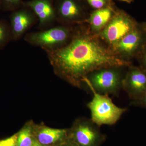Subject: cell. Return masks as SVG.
Listing matches in <instances>:
<instances>
[{
    "label": "cell",
    "instance_id": "cell-1",
    "mask_svg": "<svg viewBox=\"0 0 146 146\" xmlns=\"http://www.w3.org/2000/svg\"><path fill=\"white\" fill-rule=\"evenodd\" d=\"M46 53L56 74L78 86L94 71L131 65L130 62L114 54L81 29L74 31L70 41L63 46Z\"/></svg>",
    "mask_w": 146,
    "mask_h": 146
},
{
    "label": "cell",
    "instance_id": "cell-2",
    "mask_svg": "<svg viewBox=\"0 0 146 146\" xmlns=\"http://www.w3.org/2000/svg\"><path fill=\"white\" fill-rule=\"evenodd\" d=\"M90 89L93 97L87 103V107L91 112V120L100 127L104 125L115 124L127 111V108L116 106L109 95L100 94L93 89Z\"/></svg>",
    "mask_w": 146,
    "mask_h": 146
},
{
    "label": "cell",
    "instance_id": "cell-3",
    "mask_svg": "<svg viewBox=\"0 0 146 146\" xmlns=\"http://www.w3.org/2000/svg\"><path fill=\"white\" fill-rule=\"evenodd\" d=\"M73 31L65 25L51 27L27 33L24 40L31 46L40 47L45 52L63 46L71 39Z\"/></svg>",
    "mask_w": 146,
    "mask_h": 146
},
{
    "label": "cell",
    "instance_id": "cell-4",
    "mask_svg": "<svg viewBox=\"0 0 146 146\" xmlns=\"http://www.w3.org/2000/svg\"><path fill=\"white\" fill-rule=\"evenodd\" d=\"M117 67L102 68L89 74L84 80L89 89L104 95L118 96L123 80Z\"/></svg>",
    "mask_w": 146,
    "mask_h": 146
},
{
    "label": "cell",
    "instance_id": "cell-5",
    "mask_svg": "<svg viewBox=\"0 0 146 146\" xmlns=\"http://www.w3.org/2000/svg\"><path fill=\"white\" fill-rule=\"evenodd\" d=\"M72 140L78 146H100L105 140L100 127L91 119L82 118L75 123L71 131Z\"/></svg>",
    "mask_w": 146,
    "mask_h": 146
},
{
    "label": "cell",
    "instance_id": "cell-6",
    "mask_svg": "<svg viewBox=\"0 0 146 146\" xmlns=\"http://www.w3.org/2000/svg\"><path fill=\"white\" fill-rule=\"evenodd\" d=\"M138 26L130 16L123 12H119L110 19L102 32V36L108 43L115 45Z\"/></svg>",
    "mask_w": 146,
    "mask_h": 146
},
{
    "label": "cell",
    "instance_id": "cell-7",
    "mask_svg": "<svg viewBox=\"0 0 146 146\" xmlns=\"http://www.w3.org/2000/svg\"><path fill=\"white\" fill-rule=\"evenodd\" d=\"M38 19L31 9L23 5L12 11L10 16V26L13 41H17L23 37L36 23Z\"/></svg>",
    "mask_w": 146,
    "mask_h": 146
},
{
    "label": "cell",
    "instance_id": "cell-8",
    "mask_svg": "<svg viewBox=\"0 0 146 146\" xmlns=\"http://www.w3.org/2000/svg\"><path fill=\"white\" fill-rule=\"evenodd\" d=\"M129 67L128 72L123 80L122 88L133 102L146 90V71L140 67L131 65Z\"/></svg>",
    "mask_w": 146,
    "mask_h": 146
},
{
    "label": "cell",
    "instance_id": "cell-9",
    "mask_svg": "<svg viewBox=\"0 0 146 146\" xmlns=\"http://www.w3.org/2000/svg\"><path fill=\"white\" fill-rule=\"evenodd\" d=\"M54 6L56 22L63 25L80 22L83 18L84 10L78 0H56Z\"/></svg>",
    "mask_w": 146,
    "mask_h": 146
},
{
    "label": "cell",
    "instance_id": "cell-10",
    "mask_svg": "<svg viewBox=\"0 0 146 146\" xmlns=\"http://www.w3.org/2000/svg\"><path fill=\"white\" fill-rule=\"evenodd\" d=\"M146 42V35L140 25L126 35L115 45L118 52L131 58L138 56Z\"/></svg>",
    "mask_w": 146,
    "mask_h": 146
},
{
    "label": "cell",
    "instance_id": "cell-11",
    "mask_svg": "<svg viewBox=\"0 0 146 146\" xmlns=\"http://www.w3.org/2000/svg\"><path fill=\"white\" fill-rule=\"evenodd\" d=\"M31 9L38 19L40 30L50 28L56 22L54 0H30L23 5Z\"/></svg>",
    "mask_w": 146,
    "mask_h": 146
},
{
    "label": "cell",
    "instance_id": "cell-12",
    "mask_svg": "<svg viewBox=\"0 0 146 146\" xmlns=\"http://www.w3.org/2000/svg\"><path fill=\"white\" fill-rule=\"evenodd\" d=\"M67 134L66 129L44 127L38 133V141L44 145H50L62 141L66 138Z\"/></svg>",
    "mask_w": 146,
    "mask_h": 146
},
{
    "label": "cell",
    "instance_id": "cell-13",
    "mask_svg": "<svg viewBox=\"0 0 146 146\" xmlns=\"http://www.w3.org/2000/svg\"><path fill=\"white\" fill-rule=\"evenodd\" d=\"M112 11L108 7L98 9L91 13L89 22L91 27L95 31H98L102 29L111 19Z\"/></svg>",
    "mask_w": 146,
    "mask_h": 146
},
{
    "label": "cell",
    "instance_id": "cell-14",
    "mask_svg": "<svg viewBox=\"0 0 146 146\" xmlns=\"http://www.w3.org/2000/svg\"><path fill=\"white\" fill-rule=\"evenodd\" d=\"M13 41L10 24L5 20H0V50Z\"/></svg>",
    "mask_w": 146,
    "mask_h": 146
},
{
    "label": "cell",
    "instance_id": "cell-15",
    "mask_svg": "<svg viewBox=\"0 0 146 146\" xmlns=\"http://www.w3.org/2000/svg\"><path fill=\"white\" fill-rule=\"evenodd\" d=\"M34 140H33L31 129L29 126L24 127L19 134L17 138V146H32Z\"/></svg>",
    "mask_w": 146,
    "mask_h": 146
},
{
    "label": "cell",
    "instance_id": "cell-16",
    "mask_svg": "<svg viewBox=\"0 0 146 146\" xmlns=\"http://www.w3.org/2000/svg\"><path fill=\"white\" fill-rule=\"evenodd\" d=\"M2 9L5 11H13L23 6V0H1Z\"/></svg>",
    "mask_w": 146,
    "mask_h": 146
},
{
    "label": "cell",
    "instance_id": "cell-17",
    "mask_svg": "<svg viewBox=\"0 0 146 146\" xmlns=\"http://www.w3.org/2000/svg\"><path fill=\"white\" fill-rule=\"evenodd\" d=\"M137 57L141 64L140 67L146 71V42Z\"/></svg>",
    "mask_w": 146,
    "mask_h": 146
},
{
    "label": "cell",
    "instance_id": "cell-18",
    "mask_svg": "<svg viewBox=\"0 0 146 146\" xmlns=\"http://www.w3.org/2000/svg\"><path fill=\"white\" fill-rule=\"evenodd\" d=\"M18 134H15L5 140L0 141V146H17Z\"/></svg>",
    "mask_w": 146,
    "mask_h": 146
},
{
    "label": "cell",
    "instance_id": "cell-19",
    "mask_svg": "<svg viewBox=\"0 0 146 146\" xmlns=\"http://www.w3.org/2000/svg\"><path fill=\"white\" fill-rule=\"evenodd\" d=\"M89 5L96 9L105 7L106 4V0H86Z\"/></svg>",
    "mask_w": 146,
    "mask_h": 146
},
{
    "label": "cell",
    "instance_id": "cell-20",
    "mask_svg": "<svg viewBox=\"0 0 146 146\" xmlns=\"http://www.w3.org/2000/svg\"><path fill=\"white\" fill-rule=\"evenodd\" d=\"M132 104L136 106L146 108V90L139 99L136 101L132 102Z\"/></svg>",
    "mask_w": 146,
    "mask_h": 146
},
{
    "label": "cell",
    "instance_id": "cell-21",
    "mask_svg": "<svg viewBox=\"0 0 146 146\" xmlns=\"http://www.w3.org/2000/svg\"><path fill=\"white\" fill-rule=\"evenodd\" d=\"M62 146H78L72 141H70L65 143Z\"/></svg>",
    "mask_w": 146,
    "mask_h": 146
},
{
    "label": "cell",
    "instance_id": "cell-22",
    "mask_svg": "<svg viewBox=\"0 0 146 146\" xmlns=\"http://www.w3.org/2000/svg\"><path fill=\"white\" fill-rule=\"evenodd\" d=\"M32 146H45V145H42V144L39 143L38 141L34 140V141H33V144Z\"/></svg>",
    "mask_w": 146,
    "mask_h": 146
},
{
    "label": "cell",
    "instance_id": "cell-23",
    "mask_svg": "<svg viewBox=\"0 0 146 146\" xmlns=\"http://www.w3.org/2000/svg\"><path fill=\"white\" fill-rule=\"evenodd\" d=\"M140 25H141V28L143 29L144 32L145 33L146 35V22L143 23L141 24Z\"/></svg>",
    "mask_w": 146,
    "mask_h": 146
},
{
    "label": "cell",
    "instance_id": "cell-24",
    "mask_svg": "<svg viewBox=\"0 0 146 146\" xmlns=\"http://www.w3.org/2000/svg\"><path fill=\"white\" fill-rule=\"evenodd\" d=\"M121 1H123L127 2V3H130L132 0H121Z\"/></svg>",
    "mask_w": 146,
    "mask_h": 146
},
{
    "label": "cell",
    "instance_id": "cell-25",
    "mask_svg": "<svg viewBox=\"0 0 146 146\" xmlns=\"http://www.w3.org/2000/svg\"><path fill=\"white\" fill-rule=\"evenodd\" d=\"M2 9V1L0 0V10Z\"/></svg>",
    "mask_w": 146,
    "mask_h": 146
}]
</instances>
